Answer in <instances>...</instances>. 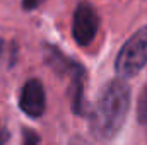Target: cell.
I'll return each mask as SVG.
<instances>
[{"mask_svg":"<svg viewBox=\"0 0 147 145\" xmlns=\"http://www.w3.org/2000/svg\"><path fill=\"white\" fill-rule=\"evenodd\" d=\"M130 85L121 77L105 84L92 111L87 114L91 132L101 140L115 138L125 125L130 111Z\"/></svg>","mask_w":147,"mask_h":145,"instance_id":"1","label":"cell"},{"mask_svg":"<svg viewBox=\"0 0 147 145\" xmlns=\"http://www.w3.org/2000/svg\"><path fill=\"white\" fill-rule=\"evenodd\" d=\"M45 62L60 75H67L70 77V104L72 111L75 114L86 116L89 114L87 111V101L84 96V82H86V68L72 60L70 56H65L58 48L51 46V44H45Z\"/></svg>","mask_w":147,"mask_h":145,"instance_id":"2","label":"cell"},{"mask_svg":"<svg viewBox=\"0 0 147 145\" xmlns=\"http://www.w3.org/2000/svg\"><path fill=\"white\" fill-rule=\"evenodd\" d=\"M147 65V26L140 28L134 36L127 39V43L118 51L115 60V70L118 77L130 79L135 77Z\"/></svg>","mask_w":147,"mask_h":145,"instance_id":"3","label":"cell"},{"mask_svg":"<svg viewBox=\"0 0 147 145\" xmlns=\"http://www.w3.org/2000/svg\"><path fill=\"white\" fill-rule=\"evenodd\" d=\"M99 29V15L92 3L87 0L80 2L74 12L72 36L79 46H87L98 34Z\"/></svg>","mask_w":147,"mask_h":145,"instance_id":"4","label":"cell"},{"mask_svg":"<svg viewBox=\"0 0 147 145\" xmlns=\"http://www.w3.org/2000/svg\"><path fill=\"white\" fill-rule=\"evenodd\" d=\"M19 106L22 109V113L28 114L29 118L43 116L45 108H46V96H45V87L38 79H31L22 85Z\"/></svg>","mask_w":147,"mask_h":145,"instance_id":"5","label":"cell"},{"mask_svg":"<svg viewBox=\"0 0 147 145\" xmlns=\"http://www.w3.org/2000/svg\"><path fill=\"white\" fill-rule=\"evenodd\" d=\"M0 58H5V65L10 67L16 63L17 60V48L10 43H3L0 41Z\"/></svg>","mask_w":147,"mask_h":145,"instance_id":"6","label":"cell"},{"mask_svg":"<svg viewBox=\"0 0 147 145\" xmlns=\"http://www.w3.org/2000/svg\"><path fill=\"white\" fill-rule=\"evenodd\" d=\"M137 118L142 125L147 126V84L142 89L140 96H139V103H137Z\"/></svg>","mask_w":147,"mask_h":145,"instance_id":"7","label":"cell"},{"mask_svg":"<svg viewBox=\"0 0 147 145\" xmlns=\"http://www.w3.org/2000/svg\"><path fill=\"white\" fill-rule=\"evenodd\" d=\"M39 144V137L33 130H24V145H38Z\"/></svg>","mask_w":147,"mask_h":145,"instance_id":"8","label":"cell"},{"mask_svg":"<svg viewBox=\"0 0 147 145\" xmlns=\"http://www.w3.org/2000/svg\"><path fill=\"white\" fill-rule=\"evenodd\" d=\"M45 0H22V7L26 10H34L36 7H39Z\"/></svg>","mask_w":147,"mask_h":145,"instance_id":"9","label":"cell"},{"mask_svg":"<svg viewBox=\"0 0 147 145\" xmlns=\"http://www.w3.org/2000/svg\"><path fill=\"white\" fill-rule=\"evenodd\" d=\"M69 145H91V144H89L86 138H82V137H77V135H75V137H72V138H70Z\"/></svg>","mask_w":147,"mask_h":145,"instance_id":"10","label":"cell"},{"mask_svg":"<svg viewBox=\"0 0 147 145\" xmlns=\"http://www.w3.org/2000/svg\"><path fill=\"white\" fill-rule=\"evenodd\" d=\"M7 140H9V133H7V130L0 125V145H5Z\"/></svg>","mask_w":147,"mask_h":145,"instance_id":"11","label":"cell"}]
</instances>
